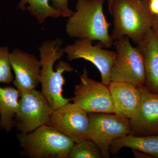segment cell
<instances>
[{
  "label": "cell",
  "mask_w": 158,
  "mask_h": 158,
  "mask_svg": "<svg viewBox=\"0 0 158 158\" xmlns=\"http://www.w3.org/2000/svg\"><path fill=\"white\" fill-rule=\"evenodd\" d=\"M1 13H0V19H1Z\"/></svg>",
  "instance_id": "cell-26"
},
{
  "label": "cell",
  "mask_w": 158,
  "mask_h": 158,
  "mask_svg": "<svg viewBox=\"0 0 158 158\" xmlns=\"http://www.w3.org/2000/svg\"><path fill=\"white\" fill-rule=\"evenodd\" d=\"M74 90L73 103L88 113H115L109 86L90 78L86 69Z\"/></svg>",
  "instance_id": "cell-8"
},
{
  "label": "cell",
  "mask_w": 158,
  "mask_h": 158,
  "mask_svg": "<svg viewBox=\"0 0 158 158\" xmlns=\"http://www.w3.org/2000/svg\"><path fill=\"white\" fill-rule=\"evenodd\" d=\"M50 0H20L18 8L23 11L27 9L40 24H42L48 17L56 19L61 15L51 6Z\"/></svg>",
  "instance_id": "cell-17"
},
{
  "label": "cell",
  "mask_w": 158,
  "mask_h": 158,
  "mask_svg": "<svg viewBox=\"0 0 158 158\" xmlns=\"http://www.w3.org/2000/svg\"><path fill=\"white\" fill-rule=\"evenodd\" d=\"M104 0H77L76 11L69 18L66 34L71 38L97 40L102 47L110 48L114 40L109 34L110 23L103 11Z\"/></svg>",
  "instance_id": "cell-2"
},
{
  "label": "cell",
  "mask_w": 158,
  "mask_h": 158,
  "mask_svg": "<svg viewBox=\"0 0 158 158\" xmlns=\"http://www.w3.org/2000/svg\"><path fill=\"white\" fill-rule=\"evenodd\" d=\"M149 1H153V0H149Z\"/></svg>",
  "instance_id": "cell-27"
},
{
  "label": "cell",
  "mask_w": 158,
  "mask_h": 158,
  "mask_svg": "<svg viewBox=\"0 0 158 158\" xmlns=\"http://www.w3.org/2000/svg\"><path fill=\"white\" fill-rule=\"evenodd\" d=\"M1 128H2V127H1V123H0V130H1Z\"/></svg>",
  "instance_id": "cell-25"
},
{
  "label": "cell",
  "mask_w": 158,
  "mask_h": 158,
  "mask_svg": "<svg viewBox=\"0 0 158 158\" xmlns=\"http://www.w3.org/2000/svg\"><path fill=\"white\" fill-rule=\"evenodd\" d=\"M140 106L135 116L130 119L131 134L139 136L158 135V94L139 88Z\"/></svg>",
  "instance_id": "cell-12"
},
{
  "label": "cell",
  "mask_w": 158,
  "mask_h": 158,
  "mask_svg": "<svg viewBox=\"0 0 158 158\" xmlns=\"http://www.w3.org/2000/svg\"><path fill=\"white\" fill-rule=\"evenodd\" d=\"M15 75L13 85L20 91L35 89L40 83L41 63L33 54L15 48L9 56Z\"/></svg>",
  "instance_id": "cell-11"
},
{
  "label": "cell",
  "mask_w": 158,
  "mask_h": 158,
  "mask_svg": "<svg viewBox=\"0 0 158 158\" xmlns=\"http://www.w3.org/2000/svg\"><path fill=\"white\" fill-rule=\"evenodd\" d=\"M46 125L69 137L75 143L89 139L88 113L74 103L69 102L54 110Z\"/></svg>",
  "instance_id": "cell-9"
},
{
  "label": "cell",
  "mask_w": 158,
  "mask_h": 158,
  "mask_svg": "<svg viewBox=\"0 0 158 158\" xmlns=\"http://www.w3.org/2000/svg\"><path fill=\"white\" fill-rule=\"evenodd\" d=\"M90 119L89 139L97 144L102 158L110 156V147L117 138L131 134L130 119L115 113H88Z\"/></svg>",
  "instance_id": "cell-7"
},
{
  "label": "cell",
  "mask_w": 158,
  "mask_h": 158,
  "mask_svg": "<svg viewBox=\"0 0 158 158\" xmlns=\"http://www.w3.org/2000/svg\"><path fill=\"white\" fill-rule=\"evenodd\" d=\"M152 28L158 37V15H153Z\"/></svg>",
  "instance_id": "cell-23"
},
{
  "label": "cell",
  "mask_w": 158,
  "mask_h": 158,
  "mask_svg": "<svg viewBox=\"0 0 158 158\" xmlns=\"http://www.w3.org/2000/svg\"><path fill=\"white\" fill-rule=\"evenodd\" d=\"M20 91L11 87H0V123L2 128L10 131L15 127Z\"/></svg>",
  "instance_id": "cell-16"
},
{
  "label": "cell",
  "mask_w": 158,
  "mask_h": 158,
  "mask_svg": "<svg viewBox=\"0 0 158 158\" xmlns=\"http://www.w3.org/2000/svg\"><path fill=\"white\" fill-rule=\"evenodd\" d=\"M144 58L146 84L145 88L158 94V37L152 28L137 44Z\"/></svg>",
  "instance_id": "cell-14"
},
{
  "label": "cell",
  "mask_w": 158,
  "mask_h": 158,
  "mask_svg": "<svg viewBox=\"0 0 158 158\" xmlns=\"http://www.w3.org/2000/svg\"><path fill=\"white\" fill-rule=\"evenodd\" d=\"M107 1L108 2V10H109V12H110L113 0H107Z\"/></svg>",
  "instance_id": "cell-24"
},
{
  "label": "cell",
  "mask_w": 158,
  "mask_h": 158,
  "mask_svg": "<svg viewBox=\"0 0 158 158\" xmlns=\"http://www.w3.org/2000/svg\"><path fill=\"white\" fill-rule=\"evenodd\" d=\"M113 99L115 114L131 119L140 106L141 92L139 88L128 82L111 81L109 85Z\"/></svg>",
  "instance_id": "cell-13"
},
{
  "label": "cell",
  "mask_w": 158,
  "mask_h": 158,
  "mask_svg": "<svg viewBox=\"0 0 158 158\" xmlns=\"http://www.w3.org/2000/svg\"><path fill=\"white\" fill-rule=\"evenodd\" d=\"M148 0H113L110 11L113 18V40L128 37L138 44L152 29L153 15Z\"/></svg>",
  "instance_id": "cell-3"
},
{
  "label": "cell",
  "mask_w": 158,
  "mask_h": 158,
  "mask_svg": "<svg viewBox=\"0 0 158 158\" xmlns=\"http://www.w3.org/2000/svg\"><path fill=\"white\" fill-rule=\"evenodd\" d=\"M113 45L117 56L111 69V81L128 82L138 88L145 87L146 74L141 51L137 46L133 47L126 36L114 40Z\"/></svg>",
  "instance_id": "cell-5"
},
{
  "label": "cell",
  "mask_w": 158,
  "mask_h": 158,
  "mask_svg": "<svg viewBox=\"0 0 158 158\" xmlns=\"http://www.w3.org/2000/svg\"><path fill=\"white\" fill-rule=\"evenodd\" d=\"M132 153L134 156L137 158H153L152 156L148 154L137 150H132Z\"/></svg>",
  "instance_id": "cell-22"
},
{
  "label": "cell",
  "mask_w": 158,
  "mask_h": 158,
  "mask_svg": "<svg viewBox=\"0 0 158 158\" xmlns=\"http://www.w3.org/2000/svg\"><path fill=\"white\" fill-rule=\"evenodd\" d=\"M51 5L61 16L69 18L74 11L68 7V0H50Z\"/></svg>",
  "instance_id": "cell-20"
},
{
  "label": "cell",
  "mask_w": 158,
  "mask_h": 158,
  "mask_svg": "<svg viewBox=\"0 0 158 158\" xmlns=\"http://www.w3.org/2000/svg\"><path fill=\"white\" fill-rule=\"evenodd\" d=\"M64 50L69 61L81 59L91 62L100 73L102 83L109 86L111 81V69L117 56L116 52L104 49L99 44L93 45L91 40L81 39L65 46Z\"/></svg>",
  "instance_id": "cell-10"
},
{
  "label": "cell",
  "mask_w": 158,
  "mask_h": 158,
  "mask_svg": "<svg viewBox=\"0 0 158 158\" xmlns=\"http://www.w3.org/2000/svg\"><path fill=\"white\" fill-rule=\"evenodd\" d=\"M63 42L60 38L47 40L39 48L41 63L40 84L42 92L53 110H55L69 102L72 99L65 98L62 95L65 80L63 74L72 72L74 69L68 62L60 61L54 70L57 60L65 54Z\"/></svg>",
  "instance_id": "cell-1"
},
{
  "label": "cell",
  "mask_w": 158,
  "mask_h": 158,
  "mask_svg": "<svg viewBox=\"0 0 158 158\" xmlns=\"http://www.w3.org/2000/svg\"><path fill=\"white\" fill-rule=\"evenodd\" d=\"M102 158L97 144L90 139L75 143L71 150L68 158Z\"/></svg>",
  "instance_id": "cell-18"
},
{
  "label": "cell",
  "mask_w": 158,
  "mask_h": 158,
  "mask_svg": "<svg viewBox=\"0 0 158 158\" xmlns=\"http://www.w3.org/2000/svg\"><path fill=\"white\" fill-rule=\"evenodd\" d=\"M15 118L19 132L29 133L48 122L54 110L42 93L36 89L22 91Z\"/></svg>",
  "instance_id": "cell-6"
},
{
  "label": "cell",
  "mask_w": 158,
  "mask_h": 158,
  "mask_svg": "<svg viewBox=\"0 0 158 158\" xmlns=\"http://www.w3.org/2000/svg\"><path fill=\"white\" fill-rule=\"evenodd\" d=\"M148 6L151 14L153 15H158V0H148Z\"/></svg>",
  "instance_id": "cell-21"
},
{
  "label": "cell",
  "mask_w": 158,
  "mask_h": 158,
  "mask_svg": "<svg viewBox=\"0 0 158 158\" xmlns=\"http://www.w3.org/2000/svg\"><path fill=\"white\" fill-rule=\"evenodd\" d=\"M123 148L137 150L158 158V135L139 136L130 134L117 138L111 144L110 152L117 154Z\"/></svg>",
  "instance_id": "cell-15"
},
{
  "label": "cell",
  "mask_w": 158,
  "mask_h": 158,
  "mask_svg": "<svg viewBox=\"0 0 158 158\" xmlns=\"http://www.w3.org/2000/svg\"><path fill=\"white\" fill-rule=\"evenodd\" d=\"M9 56L8 46L0 47V83L9 84L13 81Z\"/></svg>",
  "instance_id": "cell-19"
},
{
  "label": "cell",
  "mask_w": 158,
  "mask_h": 158,
  "mask_svg": "<svg viewBox=\"0 0 158 158\" xmlns=\"http://www.w3.org/2000/svg\"><path fill=\"white\" fill-rule=\"evenodd\" d=\"M23 153L31 158H68L75 142L48 125L17 135Z\"/></svg>",
  "instance_id": "cell-4"
}]
</instances>
